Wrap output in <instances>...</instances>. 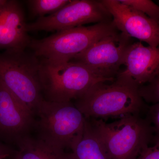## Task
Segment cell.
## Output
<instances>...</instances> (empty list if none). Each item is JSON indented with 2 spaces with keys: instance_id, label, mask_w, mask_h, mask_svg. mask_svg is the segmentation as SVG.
Here are the masks:
<instances>
[{
  "instance_id": "8fae6325",
  "label": "cell",
  "mask_w": 159,
  "mask_h": 159,
  "mask_svg": "<svg viewBox=\"0 0 159 159\" xmlns=\"http://www.w3.org/2000/svg\"><path fill=\"white\" fill-rule=\"evenodd\" d=\"M22 8L16 1H7L0 9V49L25 50L31 40L26 31Z\"/></svg>"
},
{
  "instance_id": "277c9868",
  "label": "cell",
  "mask_w": 159,
  "mask_h": 159,
  "mask_svg": "<svg viewBox=\"0 0 159 159\" xmlns=\"http://www.w3.org/2000/svg\"><path fill=\"white\" fill-rule=\"evenodd\" d=\"M119 32L112 21L98 23L57 31L48 37L31 40L29 47L41 60L68 62L95 43Z\"/></svg>"
},
{
  "instance_id": "52a82bcc",
  "label": "cell",
  "mask_w": 159,
  "mask_h": 159,
  "mask_svg": "<svg viewBox=\"0 0 159 159\" xmlns=\"http://www.w3.org/2000/svg\"><path fill=\"white\" fill-rule=\"evenodd\" d=\"M112 17L101 2L96 0H70L54 14L39 17L26 24L29 31H58L90 23L109 22Z\"/></svg>"
},
{
  "instance_id": "3957f363",
  "label": "cell",
  "mask_w": 159,
  "mask_h": 159,
  "mask_svg": "<svg viewBox=\"0 0 159 159\" xmlns=\"http://www.w3.org/2000/svg\"><path fill=\"white\" fill-rule=\"evenodd\" d=\"M40 60L25 50L0 54V84L34 115L43 100L40 82Z\"/></svg>"
},
{
  "instance_id": "8992f818",
  "label": "cell",
  "mask_w": 159,
  "mask_h": 159,
  "mask_svg": "<svg viewBox=\"0 0 159 159\" xmlns=\"http://www.w3.org/2000/svg\"><path fill=\"white\" fill-rule=\"evenodd\" d=\"M39 77L45 100L55 102H72L95 84L107 81L85 66L71 61L40 60Z\"/></svg>"
},
{
  "instance_id": "7c38bea8",
  "label": "cell",
  "mask_w": 159,
  "mask_h": 159,
  "mask_svg": "<svg viewBox=\"0 0 159 159\" xmlns=\"http://www.w3.org/2000/svg\"><path fill=\"white\" fill-rule=\"evenodd\" d=\"M123 74L140 86L159 76V47H146L141 42L132 43L125 52Z\"/></svg>"
},
{
  "instance_id": "5b68a950",
  "label": "cell",
  "mask_w": 159,
  "mask_h": 159,
  "mask_svg": "<svg viewBox=\"0 0 159 159\" xmlns=\"http://www.w3.org/2000/svg\"><path fill=\"white\" fill-rule=\"evenodd\" d=\"M35 114L38 137L52 147L72 150L82 138L86 119L72 102H55L44 99Z\"/></svg>"
},
{
  "instance_id": "6da1fadb",
  "label": "cell",
  "mask_w": 159,
  "mask_h": 159,
  "mask_svg": "<svg viewBox=\"0 0 159 159\" xmlns=\"http://www.w3.org/2000/svg\"><path fill=\"white\" fill-rule=\"evenodd\" d=\"M109 83L97 82L75 100L74 105L85 118L102 119L140 114L145 103L134 80L120 72Z\"/></svg>"
},
{
  "instance_id": "d6986e66",
  "label": "cell",
  "mask_w": 159,
  "mask_h": 159,
  "mask_svg": "<svg viewBox=\"0 0 159 159\" xmlns=\"http://www.w3.org/2000/svg\"><path fill=\"white\" fill-rule=\"evenodd\" d=\"M153 141V146L145 148L137 159H159V139Z\"/></svg>"
},
{
  "instance_id": "9a60e30c",
  "label": "cell",
  "mask_w": 159,
  "mask_h": 159,
  "mask_svg": "<svg viewBox=\"0 0 159 159\" xmlns=\"http://www.w3.org/2000/svg\"><path fill=\"white\" fill-rule=\"evenodd\" d=\"M70 0H30L29 8L33 15L39 17L54 14L64 7Z\"/></svg>"
},
{
  "instance_id": "2e32d148",
  "label": "cell",
  "mask_w": 159,
  "mask_h": 159,
  "mask_svg": "<svg viewBox=\"0 0 159 159\" xmlns=\"http://www.w3.org/2000/svg\"><path fill=\"white\" fill-rule=\"evenodd\" d=\"M159 24V6L151 0H119Z\"/></svg>"
},
{
  "instance_id": "9c48e42d",
  "label": "cell",
  "mask_w": 159,
  "mask_h": 159,
  "mask_svg": "<svg viewBox=\"0 0 159 159\" xmlns=\"http://www.w3.org/2000/svg\"><path fill=\"white\" fill-rule=\"evenodd\" d=\"M101 2L110 13L113 23L118 31L147 43L150 47H159L158 23L119 0Z\"/></svg>"
},
{
  "instance_id": "ffe728a7",
  "label": "cell",
  "mask_w": 159,
  "mask_h": 159,
  "mask_svg": "<svg viewBox=\"0 0 159 159\" xmlns=\"http://www.w3.org/2000/svg\"><path fill=\"white\" fill-rule=\"evenodd\" d=\"M11 150L5 145L0 144V159H6L10 156Z\"/></svg>"
},
{
  "instance_id": "7a4b0ae2",
  "label": "cell",
  "mask_w": 159,
  "mask_h": 159,
  "mask_svg": "<svg viewBox=\"0 0 159 159\" xmlns=\"http://www.w3.org/2000/svg\"><path fill=\"white\" fill-rule=\"evenodd\" d=\"M89 119L111 159H137L153 140V127L139 114L123 116L111 123Z\"/></svg>"
},
{
  "instance_id": "5bb4252c",
  "label": "cell",
  "mask_w": 159,
  "mask_h": 159,
  "mask_svg": "<svg viewBox=\"0 0 159 159\" xmlns=\"http://www.w3.org/2000/svg\"><path fill=\"white\" fill-rule=\"evenodd\" d=\"M82 138L72 149L75 159H111L89 119L85 118Z\"/></svg>"
},
{
  "instance_id": "30bf717a",
  "label": "cell",
  "mask_w": 159,
  "mask_h": 159,
  "mask_svg": "<svg viewBox=\"0 0 159 159\" xmlns=\"http://www.w3.org/2000/svg\"><path fill=\"white\" fill-rule=\"evenodd\" d=\"M34 115L0 84V131L16 140L34 127Z\"/></svg>"
},
{
  "instance_id": "ac0fdd59",
  "label": "cell",
  "mask_w": 159,
  "mask_h": 159,
  "mask_svg": "<svg viewBox=\"0 0 159 159\" xmlns=\"http://www.w3.org/2000/svg\"><path fill=\"white\" fill-rule=\"evenodd\" d=\"M146 118L153 127V140L159 139V103L152 104L149 107Z\"/></svg>"
},
{
  "instance_id": "44dd1931",
  "label": "cell",
  "mask_w": 159,
  "mask_h": 159,
  "mask_svg": "<svg viewBox=\"0 0 159 159\" xmlns=\"http://www.w3.org/2000/svg\"><path fill=\"white\" fill-rule=\"evenodd\" d=\"M7 1L8 0H0V9L6 4Z\"/></svg>"
},
{
  "instance_id": "e0dca14e",
  "label": "cell",
  "mask_w": 159,
  "mask_h": 159,
  "mask_svg": "<svg viewBox=\"0 0 159 159\" xmlns=\"http://www.w3.org/2000/svg\"><path fill=\"white\" fill-rule=\"evenodd\" d=\"M140 96L144 102L152 104L159 103V76L139 87Z\"/></svg>"
},
{
  "instance_id": "ba28073f",
  "label": "cell",
  "mask_w": 159,
  "mask_h": 159,
  "mask_svg": "<svg viewBox=\"0 0 159 159\" xmlns=\"http://www.w3.org/2000/svg\"><path fill=\"white\" fill-rule=\"evenodd\" d=\"M131 38L119 32L100 40L70 61L77 63L108 82L115 80L123 65L125 52Z\"/></svg>"
},
{
  "instance_id": "4fadbf2b",
  "label": "cell",
  "mask_w": 159,
  "mask_h": 159,
  "mask_svg": "<svg viewBox=\"0 0 159 159\" xmlns=\"http://www.w3.org/2000/svg\"><path fill=\"white\" fill-rule=\"evenodd\" d=\"M16 142L19 149L15 159H75L72 152L67 153L29 135L19 138Z\"/></svg>"
}]
</instances>
